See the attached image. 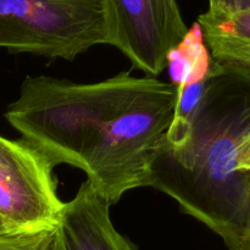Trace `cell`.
Returning a JSON list of instances; mask_svg holds the SVG:
<instances>
[{
    "instance_id": "cell-1",
    "label": "cell",
    "mask_w": 250,
    "mask_h": 250,
    "mask_svg": "<svg viewBox=\"0 0 250 250\" xmlns=\"http://www.w3.org/2000/svg\"><path fill=\"white\" fill-rule=\"evenodd\" d=\"M176 98L171 83L131 72L95 83L27 76L5 119L53 167L82 170L112 205L125 193L146 187Z\"/></svg>"
},
{
    "instance_id": "cell-2",
    "label": "cell",
    "mask_w": 250,
    "mask_h": 250,
    "mask_svg": "<svg viewBox=\"0 0 250 250\" xmlns=\"http://www.w3.org/2000/svg\"><path fill=\"white\" fill-rule=\"evenodd\" d=\"M249 131L250 82L215 63L187 141L161 142L146 180V187L176 200L229 250H242L250 226V172L237 168Z\"/></svg>"
},
{
    "instance_id": "cell-3",
    "label": "cell",
    "mask_w": 250,
    "mask_h": 250,
    "mask_svg": "<svg viewBox=\"0 0 250 250\" xmlns=\"http://www.w3.org/2000/svg\"><path fill=\"white\" fill-rule=\"evenodd\" d=\"M106 44L102 0H0V48L75 60Z\"/></svg>"
},
{
    "instance_id": "cell-4",
    "label": "cell",
    "mask_w": 250,
    "mask_h": 250,
    "mask_svg": "<svg viewBox=\"0 0 250 250\" xmlns=\"http://www.w3.org/2000/svg\"><path fill=\"white\" fill-rule=\"evenodd\" d=\"M53 170L26 141L0 136V220L6 232L60 227L66 203L59 197Z\"/></svg>"
},
{
    "instance_id": "cell-5",
    "label": "cell",
    "mask_w": 250,
    "mask_h": 250,
    "mask_svg": "<svg viewBox=\"0 0 250 250\" xmlns=\"http://www.w3.org/2000/svg\"><path fill=\"white\" fill-rule=\"evenodd\" d=\"M106 44L150 77L166 68L167 54L188 27L176 0H102Z\"/></svg>"
},
{
    "instance_id": "cell-6",
    "label": "cell",
    "mask_w": 250,
    "mask_h": 250,
    "mask_svg": "<svg viewBox=\"0 0 250 250\" xmlns=\"http://www.w3.org/2000/svg\"><path fill=\"white\" fill-rule=\"evenodd\" d=\"M60 231L67 250H138L117 231L110 217V205L87 181L66 203Z\"/></svg>"
},
{
    "instance_id": "cell-7",
    "label": "cell",
    "mask_w": 250,
    "mask_h": 250,
    "mask_svg": "<svg viewBox=\"0 0 250 250\" xmlns=\"http://www.w3.org/2000/svg\"><path fill=\"white\" fill-rule=\"evenodd\" d=\"M197 22L217 67L250 82V11L208 9Z\"/></svg>"
},
{
    "instance_id": "cell-8",
    "label": "cell",
    "mask_w": 250,
    "mask_h": 250,
    "mask_svg": "<svg viewBox=\"0 0 250 250\" xmlns=\"http://www.w3.org/2000/svg\"><path fill=\"white\" fill-rule=\"evenodd\" d=\"M171 84L177 89L194 82L209 80L215 70L199 23L194 22L182 41L167 54Z\"/></svg>"
},
{
    "instance_id": "cell-9",
    "label": "cell",
    "mask_w": 250,
    "mask_h": 250,
    "mask_svg": "<svg viewBox=\"0 0 250 250\" xmlns=\"http://www.w3.org/2000/svg\"><path fill=\"white\" fill-rule=\"evenodd\" d=\"M56 229L4 232L0 234V250H51Z\"/></svg>"
},
{
    "instance_id": "cell-10",
    "label": "cell",
    "mask_w": 250,
    "mask_h": 250,
    "mask_svg": "<svg viewBox=\"0 0 250 250\" xmlns=\"http://www.w3.org/2000/svg\"><path fill=\"white\" fill-rule=\"evenodd\" d=\"M209 10L222 12L250 11V0H209Z\"/></svg>"
},
{
    "instance_id": "cell-11",
    "label": "cell",
    "mask_w": 250,
    "mask_h": 250,
    "mask_svg": "<svg viewBox=\"0 0 250 250\" xmlns=\"http://www.w3.org/2000/svg\"><path fill=\"white\" fill-rule=\"evenodd\" d=\"M237 168L238 171L250 172V131L243 137L241 144H239Z\"/></svg>"
},
{
    "instance_id": "cell-12",
    "label": "cell",
    "mask_w": 250,
    "mask_h": 250,
    "mask_svg": "<svg viewBox=\"0 0 250 250\" xmlns=\"http://www.w3.org/2000/svg\"><path fill=\"white\" fill-rule=\"evenodd\" d=\"M51 250H67V249H66L65 241H63L62 234H61L60 227H59V229H56V234H55V238H54L53 247H51Z\"/></svg>"
},
{
    "instance_id": "cell-13",
    "label": "cell",
    "mask_w": 250,
    "mask_h": 250,
    "mask_svg": "<svg viewBox=\"0 0 250 250\" xmlns=\"http://www.w3.org/2000/svg\"><path fill=\"white\" fill-rule=\"evenodd\" d=\"M242 250H250V226L248 229V233H247L246 241H244L243 247H242Z\"/></svg>"
},
{
    "instance_id": "cell-14",
    "label": "cell",
    "mask_w": 250,
    "mask_h": 250,
    "mask_svg": "<svg viewBox=\"0 0 250 250\" xmlns=\"http://www.w3.org/2000/svg\"><path fill=\"white\" fill-rule=\"evenodd\" d=\"M4 232H6V229H5L4 225H2L1 220H0V234H1V233H4Z\"/></svg>"
}]
</instances>
